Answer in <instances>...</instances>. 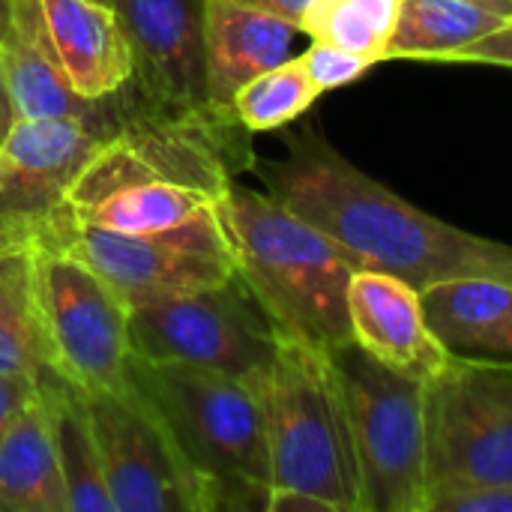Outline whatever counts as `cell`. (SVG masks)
<instances>
[{"label": "cell", "mask_w": 512, "mask_h": 512, "mask_svg": "<svg viewBox=\"0 0 512 512\" xmlns=\"http://www.w3.org/2000/svg\"><path fill=\"white\" fill-rule=\"evenodd\" d=\"M252 168L267 192L333 240L354 270L390 273L417 291L459 276L512 282V246L429 216L315 129L288 135L282 159H255Z\"/></svg>", "instance_id": "cell-1"}, {"label": "cell", "mask_w": 512, "mask_h": 512, "mask_svg": "<svg viewBox=\"0 0 512 512\" xmlns=\"http://www.w3.org/2000/svg\"><path fill=\"white\" fill-rule=\"evenodd\" d=\"M219 213L237 255V273L279 339L327 354L354 342L348 318L354 264L333 240L270 192H255L237 180L225 186Z\"/></svg>", "instance_id": "cell-2"}, {"label": "cell", "mask_w": 512, "mask_h": 512, "mask_svg": "<svg viewBox=\"0 0 512 512\" xmlns=\"http://www.w3.org/2000/svg\"><path fill=\"white\" fill-rule=\"evenodd\" d=\"M129 384L165 423L201 483L207 512L264 510L273 489L264 384L129 357Z\"/></svg>", "instance_id": "cell-3"}, {"label": "cell", "mask_w": 512, "mask_h": 512, "mask_svg": "<svg viewBox=\"0 0 512 512\" xmlns=\"http://www.w3.org/2000/svg\"><path fill=\"white\" fill-rule=\"evenodd\" d=\"M273 489L303 492L333 512H360L345 399L327 351L279 339L264 378Z\"/></svg>", "instance_id": "cell-4"}, {"label": "cell", "mask_w": 512, "mask_h": 512, "mask_svg": "<svg viewBox=\"0 0 512 512\" xmlns=\"http://www.w3.org/2000/svg\"><path fill=\"white\" fill-rule=\"evenodd\" d=\"M426 512L512 486V363L450 357L423 381Z\"/></svg>", "instance_id": "cell-5"}, {"label": "cell", "mask_w": 512, "mask_h": 512, "mask_svg": "<svg viewBox=\"0 0 512 512\" xmlns=\"http://www.w3.org/2000/svg\"><path fill=\"white\" fill-rule=\"evenodd\" d=\"M330 360L354 441L360 512H426L423 381L387 369L357 342Z\"/></svg>", "instance_id": "cell-6"}, {"label": "cell", "mask_w": 512, "mask_h": 512, "mask_svg": "<svg viewBox=\"0 0 512 512\" xmlns=\"http://www.w3.org/2000/svg\"><path fill=\"white\" fill-rule=\"evenodd\" d=\"M129 348L141 360L186 363L264 384L279 333L234 273L222 285L129 309Z\"/></svg>", "instance_id": "cell-7"}, {"label": "cell", "mask_w": 512, "mask_h": 512, "mask_svg": "<svg viewBox=\"0 0 512 512\" xmlns=\"http://www.w3.org/2000/svg\"><path fill=\"white\" fill-rule=\"evenodd\" d=\"M30 276L51 345V369L84 393L129 384V309L78 258L36 246Z\"/></svg>", "instance_id": "cell-8"}, {"label": "cell", "mask_w": 512, "mask_h": 512, "mask_svg": "<svg viewBox=\"0 0 512 512\" xmlns=\"http://www.w3.org/2000/svg\"><path fill=\"white\" fill-rule=\"evenodd\" d=\"M36 246L60 249L87 264L126 309L222 285L237 273L231 240L102 231L72 222L63 207Z\"/></svg>", "instance_id": "cell-9"}, {"label": "cell", "mask_w": 512, "mask_h": 512, "mask_svg": "<svg viewBox=\"0 0 512 512\" xmlns=\"http://www.w3.org/2000/svg\"><path fill=\"white\" fill-rule=\"evenodd\" d=\"M84 399L114 512H207L198 477L132 384Z\"/></svg>", "instance_id": "cell-10"}, {"label": "cell", "mask_w": 512, "mask_h": 512, "mask_svg": "<svg viewBox=\"0 0 512 512\" xmlns=\"http://www.w3.org/2000/svg\"><path fill=\"white\" fill-rule=\"evenodd\" d=\"M132 51V90L162 117L246 132L213 111L204 60V0H114ZM249 135V132H246Z\"/></svg>", "instance_id": "cell-11"}, {"label": "cell", "mask_w": 512, "mask_h": 512, "mask_svg": "<svg viewBox=\"0 0 512 512\" xmlns=\"http://www.w3.org/2000/svg\"><path fill=\"white\" fill-rule=\"evenodd\" d=\"M105 144L78 120H15L0 144V258L36 249L75 177Z\"/></svg>", "instance_id": "cell-12"}, {"label": "cell", "mask_w": 512, "mask_h": 512, "mask_svg": "<svg viewBox=\"0 0 512 512\" xmlns=\"http://www.w3.org/2000/svg\"><path fill=\"white\" fill-rule=\"evenodd\" d=\"M0 69L18 120L66 117L108 141L120 138L114 93L105 99H84L66 81L48 42L39 0H12V27L0 48Z\"/></svg>", "instance_id": "cell-13"}, {"label": "cell", "mask_w": 512, "mask_h": 512, "mask_svg": "<svg viewBox=\"0 0 512 512\" xmlns=\"http://www.w3.org/2000/svg\"><path fill=\"white\" fill-rule=\"evenodd\" d=\"M348 318L351 339L393 372L429 381L450 360L426 324L420 291L405 279L378 270H354Z\"/></svg>", "instance_id": "cell-14"}, {"label": "cell", "mask_w": 512, "mask_h": 512, "mask_svg": "<svg viewBox=\"0 0 512 512\" xmlns=\"http://www.w3.org/2000/svg\"><path fill=\"white\" fill-rule=\"evenodd\" d=\"M300 24L243 0H204L207 96L219 117H234L237 90L255 75L294 57Z\"/></svg>", "instance_id": "cell-15"}, {"label": "cell", "mask_w": 512, "mask_h": 512, "mask_svg": "<svg viewBox=\"0 0 512 512\" xmlns=\"http://www.w3.org/2000/svg\"><path fill=\"white\" fill-rule=\"evenodd\" d=\"M54 57L84 99H105L132 78V51L114 6L99 0H39Z\"/></svg>", "instance_id": "cell-16"}, {"label": "cell", "mask_w": 512, "mask_h": 512, "mask_svg": "<svg viewBox=\"0 0 512 512\" xmlns=\"http://www.w3.org/2000/svg\"><path fill=\"white\" fill-rule=\"evenodd\" d=\"M426 324L456 360L512 363V282L492 276L444 279L420 291Z\"/></svg>", "instance_id": "cell-17"}, {"label": "cell", "mask_w": 512, "mask_h": 512, "mask_svg": "<svg viewBox=\"0 0 512 512\" xmlns=\"http://www.w3.org/2000/svg\"><path fill=\"white\" fill-rule=\"evenodd\" d=\"M36 381H39L42 408L48 414L69 512H114L102 477V462H99L84 390L51 366H42L36 372Z\"/></svg>", "instance_id": "cell-18"}, {"label": "cell", "mask_w": 512, "mask_h": 512, "mask_svg": "<svg viewBox=\"0 0 512 512\" xmlns=\"http://www.w3.org/2000/svg\"><path fill=\"white\" fill-rule=\"evenodd\" d=\"M0 510L69 512L42 399L27 405L0 438Z\"/></svg>", "instance_id": "cell-19"}, {"label": "cell", "mask_w": 512, "mask_h": 512, "mask_svg": "<svg viewBox=\"0 0 512 512\" xmlns=\"http://www.w3.org/2000/svg\"><path fill=\"white\" fill-rule=\"evenodd\" d=\"M510 18L465 0H405L387 60H444L504 27Z\"/></svg>", "instance_id": "cell-20"}, {"label": "cell", "mask_w": 512, "mask_h": 512, "mask_svg": "<svg viewBox=\"0 0 512 512\" xmlns=\"http://www.w3.org/2000/svg\"><path fill=\"white\" fill-rule=\"evenodd\" d=\"M51 366V345L33 294L30 255L0 258V372H30Z\"/></svg>", "instance_id": "cell-21"}, {"label": "cell", "mask_w": 512, "mask_h": 512, "mask_svg": "<svg viewBox=\"0 0 512 512\" xmlns=\"http://www.w3.org/2000/svg\"><path fill=\"white\" fill-rule=\"evenodd\" d=\"M405 0H312L300 27L309 39L342 45L372 66L387 60Z\"/></svg>", "instance_id": "cell-22"}, {"label": "cell", "mask_w": 512, "mask_h": 512, "mask_svg": "<svg viewBox=\"0 0 512 512\" xmlns=\"http://www.w3.org/2000/svg\"><path fill=\"white\" fill-rule=\"evenodd\" d=\"M321 90L309 78L300 57H288L285 63L255 75L246 81L234 96V117L249 132H276L297 117H303L315 102Z\"/></svg>", "instance_id": "cell-23"}, {"label": "cell", "mask_w": 512, "mask_h": 512, "mask_svg": "<svg viewBox=\"0 0 512 512\" xmlns=\"http://www.w3.org/2000/svg\"><path fill=\"white\" fill-rule=\"evenodd\" d=\"M300 63L306 66L309 78L315 81V87L321 93L327 90H336V87H345V84H354L357 78H363L372 63L342 45H333V42H324V39H312V45L297 54Z\"/></svg>", "instance_id": "cell-24"}, {"label": "cell", "mask_w": 512, "mask_h": 512, "mask_svg": "<svg viewBox=\"0 0 512 512\" xmlns=\"http://www.w3.org/2000/svg\"><path fill=\"white\" fill-rule=\"evenodd\" d=\"M39 399V381L30 372H0V438Z\"/></svg>", "instance_id": "cell-25"}, {"label": "cell", "mask_w": 512, "mask_h": 512, "mask_svg": "<svg viewBox=\"0 0 512 512\" xmlns=\"http://www.w3.org/2000/svg\"><path fill=\"white\" fill-rule=\"evenodd\" d=\"M450 63H489V66H510L512 69V21L486 33L483 39L465 45L453 54Z\"/></svg>", "instance_id": "cell-26"}, {"label": "cell", "mask_w": 512, "mask_h": 512, "mask_svg": "<svg viewBox=\"0 0 512 512\" xmlns=\"http://www.w3.org/2000/svg\"><path fill=\"white\" fill-rule=\"evenodd\" d=\"M267 512H333L324 501L303 495V492H288V489H270Z\"/></svg>", "instance_id": "cell-27"}, {"label": "cell", "mask_w": 512, "mask_h": 512, "mask_svg": "<svg viewBox=\"0 0 512 512\" xmlns=\"http://www.w3.org/2000/svg\"><path fill=\"white\" fill-rule=\"evenodd\" d=\"M243 3L258 6V9L273 12V15H282V18H288L294 24H300L303 15H306V9L312 6V0H243Z\"/></svg>", "instance_id": "cell-28"}, {"label": "cell", "mask_w": 512, "mask_h": 512, "mask_svg": "<svg viewBox=\"0 0 512 512\" xmlns=\"http://www.w3.org/2000/svg\"><path fill=\"white\" fill-rule=\"evenodd\" d=\"M15 120H18L15 117V105H12V96H9V87H6V78H3V69H0V144L12 132Z\"/></svg>", "instance_id": "cell-29"}, {"label": "cell", "mask_w": 512, "mask_h": 512, "mask_svg": "<svg viewBox=\"0 0 512 512\" xmlns=\"http://www.w3.org/2000/svg\"><path fill=\"white\" fill-rule=\"evenodd\" d=\"M465 3H474V6H483L495 15H504L512 21V0H465Z\"/></svg>", "instance_id": "cell-30"}, {"label": "cell", "mask_w": 512, "mask_h": 512, "mask_svg": "<svg viewBox=\"0 0 512 512\" xmlns=\"http://www.w3.org/2000/svg\"><path fill=\"white\" fill-rule=\"evenodd\" d=\"M9 27H12V0H0V48L9 36Z\"/></svg>", "instance_id": "cell-31"}, {"label": "cell", "mask_w": 512, "mask_h": 512, "mask_svg": "<svg viewBox=\"0 0 512 512\" xmlns=\"http://www.w3.org/2000/svg\"><path fill=\"white\" fill-rule=\"evenodd\" d=\"M99 3H108V6H114V0H99Z\"/></svg>", "instance_id": "cell-32"}]
</instances>
